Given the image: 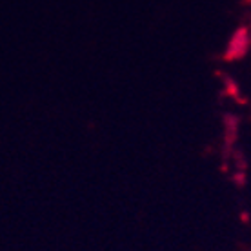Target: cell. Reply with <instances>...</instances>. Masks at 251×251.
<instances>
[{"label":"cell","mask_w":251,"mask_h":251,"mask_svg":"<svg viewBox=\"0 0 251 251\" xmlns=\"http://www.w3.org/2000/svg\"><path fill=\"white\" fill-rule=\"evenodd\" d=\"M246 46H248L246 35L244 33H237L235 38H233V42H231V51L235 53V55H240V53L246 50Z\"/></svg>","instance_id":"1"}]
</instances>
